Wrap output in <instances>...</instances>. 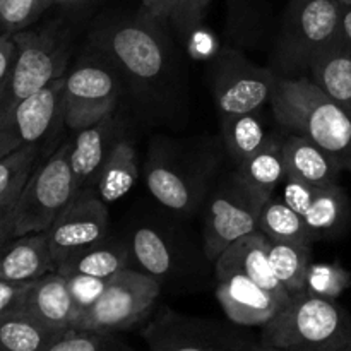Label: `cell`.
<instances>
[{"label":"cell","mask_w":351,"mask_h":351,"mask_svg":"<svg viewBox=\"0 0 351 351\" xmlns=\"http://www.w3.org/2000/svg\"><path fill=\"white\" fill-rule=\"evenodd\" d=\"M216 281V298L233 324L264 328L283 308L274 295L245 274L218 271Z\"/></svg>","instance_id":"5bb4252c"},{"label":"cell","mask_w":351,"mask_h":351,"mask_svg":"<svg viewBox=\"0 0 351 351\" xmlns=\"http://www.w3.org/2000/svg\"><path fill=\"white\" fill-rule=\"evenodd\" d=\"M259 341L293 351H351V314L336 300L302 291L264 326Z\"/></svg>","instance_id":"7a4b0ae2"},{"label":"cell","mask_w":351,"mask_h":351,"mask_svg":"<svg viewBox=\"0 0 351 351\" xmlns=\"http://www.w3.org/2000/svg\"><path fill=\"white\" fill-rule=\"evenodd\" d=\"M137 177H139V167H137L136 147L129 139L120 137L113 144L103 165L96 184V192L105 204H112L129 194Z\"/></svg>","instance_id":"d4e9b609"},{"label":"cell","mask_w":351,"mask_h":351,"mask_svg":"<svg viewBox=\"0 0 351 351\" xmlns=\"http://www.w3.org/2000/svg\"><path fill=\"white\" fill-rule=\"evenodd\" d=\"M23 187L24 185H19L14 191H10L9 194L0 197V247L12 239L14 211H16V204L19 201Z\"/></svg>","instance_id":"8d00e7d4"},{"label":"cell","mask_w":351,"mask_h":351,"mask_svg":"<svg viewBox=\"0 0 351 351\" xmlns=\"http://www.w3.org/2000/svg\"><path fill=\"white\" fill-rule=\"evenodd\" d=\"M130 247L117 239L106 237L101 242L74 254L69 259L62 261L57 266V273L62 276L71 274H89V276L110 280L120 271L129 267Z\"/></svg>","instance_id":"603a6c76"},{"label":"cell","mask_w":351,"mask_h":351,"mask_svg":"<svg viewBox=\"0 0 351 351\" xmlns=\"http://www.w3.org/2000/svg\"><path fill=\"white\" fill-rule=\"evenodd\" d=\"M43 351H137L125 341L119 339L115 332L67 329L60 332Z\"/></svg>","instance_id":"4dcf8cb0"},{"label":"cell","mask_w":351,"mask_h":351,"mask_svg":"<svg viewBox=\"0 0 351 351\" xmlns=\"http://www.w3.org/2000/svg\"><path fill=\"white\" fill-rule=\"evenodd\" d=\"M215 263L216 273L237 271V273L245 274L259 287L274 295L283 308L291 302V295L281 285L271 266L269 256H267V237L259 230L233 242Z\"/></svg>","instance_id":"e0dca14e"},{"label":"cell","mask_w":351,"mask_h":351,"mask_svg":"<svg viewBox=\"0 0 351 351\" xmlns=\"http://www.w3.org/2000/svg\"><path fill=\"white\" fill-rule=\"evenodd\" d=\"M53 271L47 232L14 237L0 247V280L29 283Z\"/></svg>","instance_id":"ac0fdd59"},{"label":"cell","mask_w":351,"mask_h":351,"mask_svg":"<svg viewBox=\"0 0 351 351\" xmlns=\"http://www.w3.org/2000/svg\"><path fill=\"white\" fill-rule=\"evenodd\" d=\"M60 332L26 312H9L0 317V351H43Z\"/></svg>","instance_id":"4316f807"},{"label":"cell","mask_w":351,"mask_h":351,"mask_svg":"<svg viewBox=\"0 0 351 351\" xmlns=\"http://www.w3.org/2000/svg\"><path fill=\"white\" fill-rule=\"evenodd\" d=\"M130 254L144 273L151 276L167 278L175 269V250L171 243L151 226H143L134 232L130 239Z\"/></svg>","instance_id":"f1b7e54d"},{"label":"cell","mask_w":351,"mask_h":351,"mask_svg":"<svg viewBox=\"0 0 351 351\" xmlns=\"http://www.w3.org/2000/svg\"><path fill=\"white\" fill-rule=\"evenodd\" d=\"M235 173L263 197H273L278 185L287 178L283 139L267 137L266 143L245 161L237 165Z\"/></svg>","instance_id":"cb8c5ba5"},{"label":"cell","mask_w":351,"mask_h":351,"mask_svg":"<svg viewBox=\"0 0 351 351\" xmlns=\"http://www.w3.org/2000/svg\"><path fill=\"white\" fill-rule=\"evenodd\" d=\"M338 0H288L269 69L281 79L305 77L315 55L341 36Z\"/></svg>","instance_id":"3957f363"},{"label":"cell","mask_w":351,"mask_h":351,"mask_svg":"<svg viewBox=\"0 0 351 351\" xmlns=\"http://www.w3.org/2000/svg\"><path fill=\"white\" fill-rule=\"evenodd\" d=\"M108 204L96 191H86L72 199L53 225L47 230L55 269L62 261L101 242L108 237Z\"/></svg>","instance_id":"8fae6325"},{"label":"cell","mask_w":351,"mask_h":351,"mask_svg":"<svg viewBox=\"0 0 351 351\" xmlns=\"http://www.w3.org/2000/svg\"><path fill=\"white\" fill-rule=\"evenodd\" d=\"M86 2V0H57V5H64V7H74L79 5V3Z\"/></svg>","instance_id":"ee69618b"},{"label":"cell","mask_w":351,"mask_h":351,"mask_svg":"<svg viewBox=\"0 0 351 351\" xmlns=\"http://www.w3.org/2000/svg\"><path fill=\"white\" fill-rule=\"evenodd\" d=\"M57 0H0V26L5 33L26 29Z\"/></svg>","instance_id":"d6a6232c"},{"label":"cell","mask_w":351,"mask_h":351,"mask_svg":"<svg viewBox=\"0 0 351 351\" xmlns=\"http://www.w3.org/2000/svg\"><path fill=\"white\" fill-rule=\"evenodd\" d=\"M65 278H67L72 300H74L81 315L88 312L101 298V295L106 290V285H108V280H105V278L89 276V274H71V276Z\"/></svg>","instance_id":"e575fe53"},{"label":"cell","mask_w":351,"mask_h":351,"mask_svg":"<svg viewBox=\"0 0 351 351\" xmlns=\"http://www.w3.org/2000/svg\"><path fill=\"white\" fill-rule=\"evenodd\" d=\"M267 199L233 171L213 191L206 209L204 252L216 261L233 242L259 230V215Z\"/></svg>","instance_id":"52a82bcc"},{"label":"cell","mask_w":351,"mask_h":351,"mask_svg":"<svg viewBox=\"0 0 351 351\" xmlns=\"http://www.w3.org/2000/svg\"><path fill=\"white\" fill-rule=\"evenodd\" d=\"M221 129L226 149L237 165L252 156L269 137L257 112L221 117Z\"/></svg>","instance_id":"f546056e"},{"label":"cell","mask_w":351,"mask_h":351,"mask_svg":"<svg viewBox=\"0 0 351 351\" xmlns=\"http://www.w3.org/2000/svg\"><path fill=\"white\" fill-rule=\"evenodd\" d=\"M259 232H263L271 240L295 242L302 245L314 243L304 218L293 211L283 199L269 197L264 202L259 215Z\"/></svg>","instance_id":"83f0119b"},{"label":"cell","mask_w":351,"mask_h":351,"mask_svg":"<svg viewBox=\"0 0 351 351\" xmlns=\"http://www.w3.org/2000/svg\"><path fill=\"white\" fill-rule=\"evenodd\" d=\"M311 81L351 119V45L341 36L322 48L308 67Z\"/></svg>","instance_id":"44dd1931"},{"label":"cell","mask_w":351,"mask_h":351,"mask_svg":"<svg viewBox=\"0 0 351 351\" xmlns=\"http://www.w3.org/2000/svg\"><path fill=\"white\" fill-rule=\"evenodd\" d=\"M305 225L314 242L336 239L343 235L351 225V202L341 185H314L302 211Z\"/></svg>","instance_id":"d6986e66"},{"label":"cell","mask_w":351,"mask_h":351,"mask_svg":"<svg viewBox=\"0 0 351 351\" xmlns=\"http://www.w3.org/2000/svg\"><path fill=\"white\" fill-rule=\"evenodd\" d=\"M117 137V122L113 115L98 123L77 130L71 143V171L75 197L86 191H96L99 173Z\"/></svg>","instance_id":"2e32d148"},{"label":"cell","mask_w":351,"mask_h":351,"mask_svg":"<svg viewBox=\"0 0 351 351\" xmlns=\"http://www.w3.org/2000/svg\"><path fill=\"white\" fill-rule=\"evenodd\" d=\"M269 103L280 125L314 141L351 173V119L307 75L278 79Z\"/></svg>","instance_id":"6da1fadb"},{"label":"cell","mask_w":351,"mask_h":351,"mask_svg":"<svg viewBox=\"0 0 351 351\" xmlns=\"http://www.w3.org/2000/svg\"><path fill=\"white\" fill-rule=\"evenodd\" d=\"M180 0H143V9L141 12L146 14L151 19L158 23H167L173 19L175 12Z\"/></svg>","instance_id":"ab89813d"},{"label":"cell","mask_w":351,"mask_h":351,"mask_svg":"<svg viewBox=\"0 0 351 351\" xmlns=\"http://www.w3.org/2000/svg\"><path fill=\"white\" fill-rule=\"evenodd\" d=\"M62 99L64 77H58L21 103L19 108L0 123V160L40 143L57 120H62Z\"/></svg>","instance_id":"4fadbf2b"},{"label":"cell","mask_w":351,"mask_h":351,"mask_svg":"<svg viewBox=\"0 0 351 351\" xmlns=\"http://www.w3.org/2000/svg\"><path fill=\"white\" fill-rule=\"evenodd\" d=\"M350 273L339 264H311L305 291L315 297L336 300L350 287Z\"/></svg>","instance_id":"1f68e13d"},{"label":"cell","mask_w":351,"mask_h":351,"mask_svg":"<svg viewBox=\"0 0 351 351\" xmlns=\"http://www.w3.org/2000/svg\"><path fill=\"white\" fill-rule=\"evenodd\" d=\"M235 351H293V350H281V348H274V346H267L264 343H252V341H245L240 348H237Z\"/></svg>","instance_id":"7bdbcfd3"},{"label":"cell","mask_w":351,"mask_h":351,"mask_svg":"<svg viewBox=\"0 0 351 351\" xmlns=\"http://www.w3.org/2000/svg\"><path fill=\"white\" fill-rule=\"evenodd\" d=\"M38 151V144H34L0 160V197L26 184L36 167Z\"/></svg>","instance_id":"836d02e7"},{"label":"cell","mask_w":351,"mask_h":351,"mask_svg":"<svg viewBox=\"0 0 351 351\" xmlns=\"http://www.w3.org/2000/svg\"><path fill=\"white\" fill-rule=\"evenodd\" d=\"M211 0H180L171 23L180 33L189 34L201 24Z\"/></svg>","instance_id":"d590c367"},{"label":"cell","mask_w":351,"mask_h":351,"mask_svg":"<svg viewBox=\"0 0 351 351\" xmlns=\"http://www.w3.org/2000/svg\"><path fill=\"white\" fill-rule=\"evenodd\" d=\"M17 55V45L12 33L0 34V89L5 84Z\"/></svg>","instance_id":"60d3db41"},{"label":"cell","mask_w":351,"mask_h":351,"mask_svg":"<svg viewBox=\"0 0 351 351\" xmlns=\"http://www.w3.org/2000/svg\"><path fill=\"white\" fill-rule=\"evenodd\" d=\"M283 158L287 175L311 184H336L343 168L308 137L291 132L283 139Z\"/></svg>","instance_id":"7402d4cb"},{"label":"cell","mask_w":351,"mask_h":351,"mask_svg":"<svg viewBox=\"0 0 351 351\" xmlns=\"http://www.w3.org/2000/svg\"><path fill=\"white\" fill-rule=\"evenodd\" d=\"M161 291L160 280L144 271L127 269L112 276L105 293L81 315L75 329L117 332L132 328L153 308Z\"/></svg>","instance_id":"ba28073f"},{"label":"cell","mask_w":351,"mask_h":351,"mask_svg":"<svg viewBox=\"0 0 351 351\" xmlns=\"http://www.w3.org/2000/svg\"><path fill=\"white\" fill-rule=\"evenodd\" d=\"M149 351H235L249 339L213 322L165 311L144 331Z\"/></svg>","instance_id":"7c38bea8"},{"label":"cell","mask_w":351,"mask_h":351,"mask_svg":"<svg viewBox=\"0 0 351 351\" xmlns=\"http://www.w3.org/2000/svg\"><path fill=\"white\" fill-rule=\"evenodd\" d=\"M17 55L5 84L0 89V123L5 122L21 103L29 99L55 79L64 77L69 60L65 38L57 27L23 29L12 33Z\"/></svg>","instance_id":"5b68a950"},{"label":"cell","mask_w":351,"mask_h":351,"mask_svg":"<svg viewBox=\"0 0 351 351\" xmlns=\"http://www.w3.org/2000/svg\"><path fill=\"white\" fill-rule=\"evenodd\" d=\"M158 21L139 12L101 24L91 33V45L105 60L141 88L161 81L168 67V53Z\"/></svg>","instance_id":"277c9868"},{"label":"cell","mask_w":351,"mask_h":351,"mask_svg":"<svg viewBox=\"0 0 351 351\" xmlns=\"http://www.w3.org/2000/svg\"><path fill=\"white\" fill-rule=\"evenodd\" d=\"M339 3H341V5H350L351 3V0H338Z\"/></svg>","instance_id":"f6af8a7d"},{"label":"cell","mask_w":351,"mask_h":351,"mask_svg":"<svg viewBox=\"0 0 351 351\" xmlns=\"http://www.w3.org/2000/svg\"><path fill=\"white\" fill-rule=\"evenodd\" d=\"M230 12V26H249L250 19L259 12L261 0H226Z\"/></svg>","instance_id":"f35d334b"},{"label":"cell","mask_w":351,"mask_h":351,"mask_svg":"<svg viewBox=\"0 0 351 351\" xmlns=\"http://www.w3.org/2000/svg\"><path fill=\"white\" fill-rule=\"evenodd\" d=\"M146 184L153 197L173 213H191L199 204L201 185L163 156L153 154L146 163Z\"/></svg>","instance_id":"ffe728a7"},{"label":"cell","mask_w":351,"mask_h":351,"mask_svg":"<svg viewBox=\"0 0 351 351\" xmlns=\"http://www.w3.org/2000/svg\"><path fill=\"white\" fill-rule=\"evenodd\" d=\"M278 75L259 67L235 50H226L213 67V96L219 117L259 112L271 101Z\"/></svg>","instance_id":"30bf717a"},{"label":"cell","mask_w":351,"mask_h":351,"mask_svg":"<svg viewBox=\"0 0 351 351\" xmlns=\"http://www.w3.org/2000/svg\"><path fill=\"white\" fill-rule=\"evenodd\" d=\"M120 96L117 71L108 60L79 62L64 75L62 120L74 132L113 115Z\"/></svg>","instance_id":"9c48e42d"},{"label":"cell","mask_w":351,"mask_h":351,"mask_svg":"<svg viewBox=\"0 0 351 351\" xmlns=\"http://www.w3.org/2000/svg\"><path fill=\"white\" fill-rule=\"evenodd\" d=\"M75 197L71 171V143L62 144L45 163L36 165L24 184L14 211V237L47 232Z\"/></svg>","instance_id":"8992f818"},{"label":"cell","mask_w":351,"mask_h":351,"mask_svg":"<svg viewBox=\"0 0 351 351\" xmlns=\"http://www.w3.org/2000/svg\"><path fill=\"white\" fill-rule=\"evenodd\" d=\"M341 38L351 45V3L343 5L341 10Z\"/></svg>","instance_id":"b9f144b4"},{"label":"cell","mask_w":351,"mask_h":351,"mask_svg":"<svg viewBox=\"0 0 351 351\" xmlns=\"http://www.w3.org/2000/svg\"><path fill=\"white\" fill-rule=\"evenodd\" d=\"M29 283H14V281L0 280V317L19 308Z\"/></svg>","instance_id":"74e56055"},{"label":"cell","mask_w":351,"mask_h":351,"mask_svg":"<svg viewBox=\"0 0 351 351\" xmlns=\"http://www.w3.org/2000/svg\"><path fill=\"white\" fill-rule=\"evenodd\" d=\"M17 311L26 312L53 331L75 328L81 319L69 291L67 278L57 271L31 281Z\"/></svg>","instance_id":"9a60e30c"},{"label":"cell","mask_w":351,"mask_h":351,"mask_svg":"<svg viewBox=\"0 0 351 351\" xmlns=\"http://www.w3.org/2000/svg\"><path fill=\"white\" fill-rule=\"evenodd\" d=\"M311 247L312 245L267 239V256H269L271 266L291 298L307 288V273L308 266L312 264Z\"/></svg>","instance_id":"484cf974"}]
</instances>
